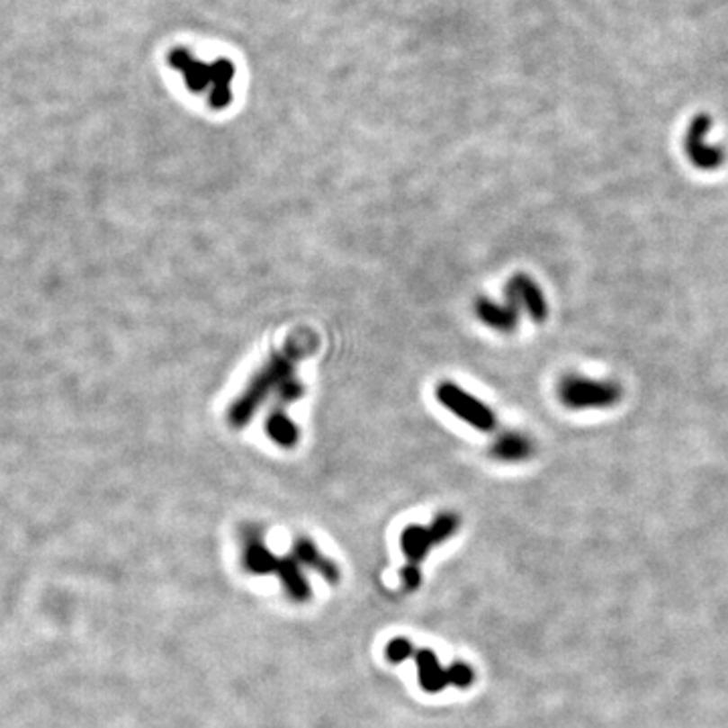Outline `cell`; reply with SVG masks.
I'll list each match as a JSON object with an SVG mask.
<instances>
[{
  "instance_id": "cell-1",
  "label": "cell",
  "mask_w": 728,
  "mask_h": 728,
  "mask_svg": "<svg viewBox=\"0 0 728 728\" xmlns=\"http://www.w3.org/2000/svg\"><path fill=\"white\" fill-rule=\"evenodd\" d=\"M318 345V338L310 330H298L285 342L282 350H277L267 358L265 364L251 376L247 387L237 397L227 411V421L235 429H243L249 425L257 409L264 400L277 392L282 384L296 374V364L308 356Z\"/></svg>"
},
{
  "instance_id": "cell-2",
  "label": "cell",
  "mask_w": 728,
  "mask_h": 728,
  "mask_svg": "<svg viewBox=\"0 0 728 728\" xmlns=\"http://www.w3.org/2000/svg\"><path fill=\"white\" fill-rule=\"evenodd\" d=\"M624 392L617 382L593 381L587 376L569 374L559 382V399L569 409H609Z\"/></svg>"
},
{
  "instance_id": "cell-3",
  "label": "cell",
  "mask_w": 728,
  "mask_h": 728,
  "mask_svg": "<svg viewBox=\"0 0 728 728\" xmlns=\"http://www.w3.org/2000/svg\"><path fill=\"white\" fill-rule=\"evenodd\" d=\"M436 397L449 413L460 417V419L463 423H468L470 427L484 433L496 429L498 423L496 413L484 403V400L462 389L460 384H455L452 381L439 382L436 389Z\"/></svg>"
},
{
  "instance_id": "cell-4",
  "label": "cell",
  "mask_w": 728,
  "mask_h": 728,
  "mask_svg": "<svg viewBox=\"0 0 728 728\" xmlns=\"http://www.w3.org/2000/svg\"><path fill=\"white\" fill-rule=\"evenodd\" d=\"M506 301L517 306L520 312H526L535 322H544L548 316L546 298L533 277L528 274H514L506 283Z\"/></svg>"
},
{
  "instance_id": "cell-5",
  "label": "cell",
  "mask_w": 728,
  "mask_h": 728,
  "mask_svg": "<svg viewBox=\"0 0 728 728\" xmlns=\"http://www.w3.org/2000/svg\"><path fill=\"white\" fill-rule=\"evenodd\" d=\"M710 128L708 118L700 116L692 121L686 136V154L692 160V165L700 170H716L723 166L724 152L718 146H708L705 142V136Z\"/></svg>"
},
{
  "instance_id": "cell-6",
  "label": "cell",
  "mask_w": 728,
  "mask_h": 728,
  "mask_svg": "<svg viewBox=\"0 0 728 728\" xmlns=\"http://www.w3.org/2000/svg\"><path fill=\"white\" fill-rule=\"evenodd\" d=\"M520 310L517 306L508 304H498V301L490 298H478L476 301V316L480 318L481 324H486L488 328L498 330V332H514L520 320Z\"/></svg>"
},
{
  "instance_id": "cell-7",
  "label": "cell",
  "mask_w": 728,
  "mask_h": 728,
  "mask_svg": "<svg viewBox=\"0 0 728 728\" xmlns=\"http://www.w3.org/2000/svg\"><path fill=\"white\" fill-rule=\"evenodd\" d=\"M533 452H535L533 439L518 431L502 433V436L496 437L492 447H490V455H492L494 460L508 462V463L525 462L530 455H533Z\"/></svg>"
},
{
  "instance_id": "cell-8",
  "label": "cell",
  "mask_w": 728,
  "mask_h": 728,
  "mask_svg": "<svg viewBox=\"0 0 728 728\" xmlns=\"http://www.w3.org/2000/svg\"><path fill=\"white\" fill-rule=\"evenodd\" d=\"M265 431H267V436L272 437L274 444L283 449L296 447L300 441V427L296 425V421H293L292 417L285 413V407H280V405H275L272 409V413L267 415Z\"/></svg>"
},
{
  "instance_id": "cell-9",
  "label": "cell",
  "mask_w": 728,
  "mask_h": 728,
  "mask_svg": "<svg viewBox=\"0 0 728 728\" xmlns=\"http://www.w3.org/2000/svg\"><path fill=\"white\" fill-rule=\"evenodd\" d=\"M417 661V672H419V684L423 686V690L427 692H441L449 686V676L447 670L439 666V660L433 652L421 650L415 653Z\"/></svg>"
},
{
  "instance_id": "cell-10",
  "label": "cell",
  "mask_w": 728,
  "mask_h": 728,
  "mask_svg": "<svg viewBox=\"0 0 728 728\" xmlns=\"http://www.w3.org/2000/svg\"><path fill=\"white\" fill-rule=\"evenodd\" d=\"M231 79H233V65L229 61H219L211 67V108L223 110L231 103Z\"/></svg>"
},
{
  "instance_id": "cell-11",
  "label": "cell",
  "mask_w": 728,
  "mask_h": 728,
  "mask_svg": "<svg viewBox=\"0 0 728 728\" xmlns=\"http://www.w3.org/2000/svg\"><path fill=\"white\" fill-rule=\"evenodd\" d=\"M431 544H436V543H433L429 528L407 526L403 530V535H400V548H403V553L409 559L407 567L419 569V562L423 561V556L427 554Z\"/></svg>"
},
{
  "instance_id": "cell-12",
  "label": "cell",
  "mask_w": 728,
  "mask_h": 728,
  "mask_svg": "<svg viewBox=\"0 0 728 728\" xmlns=\"http://www.w3.org/2000/svg\"><path fill=\"white\" fill-rule=\"evenodd\" d=\"M293 554H296L293 559H296L298 562H304V564H308V567L316 569L322 577L328 579L330 583H337L338 580V569L334 567L328 559H324V556L318 553L314 543L308 541V538H298L296 546H293Z\"/></svg>"
},
{
  "instance_id": "cell-13",
  "label": "cell",
  "mask_w": 728,
  "mask_h": 728,
  "mask_svg": "<svg viewBox=\"0 0 728 728\" xmlns=\"http://www.w3.org/2000/svg\"><path fill=\"white\" fill-rule=\"evenodd\" d=\"M173 65L176 69H181L184 73L186 87L191 89V92L199 94L211 84V67H209V65L193 61L186 53H183V51L175 53L173 55Z\"/></svg>"
},
{
  "instance_id": "cell-14",
  "label": "cell",
  "mask_w": 728,
  "mask_h": 728,
  "mask_svg": "<svg viewBox=\"0 0 728 728\" xmlns=\"http://www.w3.org/2000/svg\"><path fill=\"white\" fill-rule=\"evenodd\" d=\"M277 575L282 577V583L288 589V593L293 597L296 601H308L310 599V587L306 583L304 575H301V571L298 567V561L296 559H280V564H277Z\"/></svg>"
},
{
  "instance_id": "cell-15",
  "label": "cell",
  "mask_w": 728,
  "mask_h": 728,
  "mask_svg": "<svg viewBox=\"0 0 728 728\" xmlns=\"http://www.w3.org/2000/svg\"><path fill=\"white\" fill-rule=\"evenodd\" d=\"M457 526H460V518H457L455 514H439V517L433 520V525L429 526L433 543L441 544L444 541H447L449 536H454Z\"/></svg>"
},
{
  "instance_id": "cell-16",
  "label": "cell",
  "mask_w": 728,
  "mask_h": 728,
  "mask_svg": "<svg viewBox=\"0 0 728 728\" xmlns=\"http://www.w3.org/2000/svg\"><path fill=\"white\" fill-rule=\"evenodd\" d=\"M304 392H306V387H304V382H301L296 374L292 376V379H288L285 381L280 389H277V392H275V400H277V405L280 407H288V405H292V403H296L298 399H301L304 397Z\"/></svg>"
},
{
  "instance_id": "cell-17",
  "label": "cell",
  "mask_w": 728,
  "mask_h": 728,
  "mask_svg": "<svg viewBox=\"0 0 728 728\" xmlns=\"http://www.w3.org/2000/svg\"><path fill=\"white\" fill-rule=\"evenodd\" d=\"M447 676L449 684L457 686V688H470L473 684V670L468 664H463V661H457V664L449 668Z\"/></svg>"
},
{
  "instance_id": "cell-18",
  "label": "cell",
  "mask_w": 728,
  "mask_h": 728,
  "mask_svg": "<svg viewBox=\"0 0 728 728\" xmlns=\"http://www.w3.org/2000/svg\"><path fill=\"white\" fill-rule=\"evenodd\" d=\"M411 656H413V645H411V642L403 640V637H397V640H392L387 645V658L392 661V664H399V661H403Z\"/></svg>"
},
{
  "instance_id": "cell-19",
  "label": "cell",
  "mask_w": 728,
  "mask_h": 728,
  "mask_svg": "<svg viewBox=\"0 0 728 728\" xmlns=\"http://www.w3.org/2000/svg\"><path fill=\"white\" fill-rule=\"evenodd\" d=\"M400 579H403L405 591H413V589H417L421 585V569L405 567L403 572H400Z\"/></svg>"
}]
</instances>
